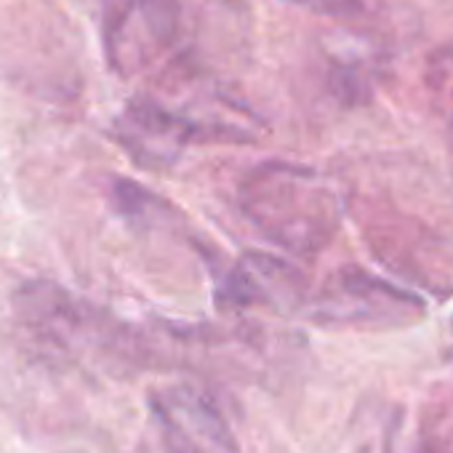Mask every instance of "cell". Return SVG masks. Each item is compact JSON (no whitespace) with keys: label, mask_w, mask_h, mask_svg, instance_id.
<instances>
[{"label":"cell","mask_w":453,"mask_h":453,"mask_svg":"<svg viewBox=\"0 0 453 453\" xmlns=\"http://www.w3.org/2000/svg\"><path fill=\"white\" fill-rule=\"evenodd\" d=\"M238 208L257 233L296 257L320 254L342 224L331 184L294 163L254 165L238 181Z\"/></svg>","instance_id":"6da1fadb"},{"label":"cell","mask_w":453,"mask_h":453,"mask_svg":"<svg viewBox=\"0 0 453 453\" xmlns=\"http://www.w3.org/2000/svg\"><path fill=\"white\" fill-rule=\"evenodd\" d=\"M189 0H104L102 35L107 62L120 75L150 70L184 49Z\"/></svg>","instance_id":"7a4b0ae2"},{"label":"cell","mask_w":453,"mask_h":453,"mask_svg":"<svg viewBox=\"0 0 453 453\" xmlns=\"http://www.w3.org/2000/svg\"><path fill=\"white\" fill-rule=\"evenodd\" d=\"M128 157L150 171H168L192 144H219L213 128L203 123L192 104L142 94L126 104L112 128Z\"/></svg>","instance_id":"3957f363"},{"label":"cell","mask_w":453,"mask_h":453,"mask_svg":"<svg viewBox=\"0 0 453 453\" xmlns=\"http://www.w3.org/2000/svg\"><path fill=\"white\" fill-rule=\"evenodd\" d=\"M17 310L38 336L62 349H107L120 342V334L104 312L49 280L25 283L17 294Z\"/></svg>","instance_id":"277c9868"},{"label":"cell","mask_w":453,"mask_h":453,"mask_svg":"<svg viewBox=\"0 0 453 453\" xmlns=\"http://www.w3.org/2000/svg\"><path fill=\"white\" fill-rule=\"evenodd\" d=\"M424 315L418 296L360 270H339L318 299V320L347 326H400Z\"/></svg>","instance_id":"5b68a950"},{"label":"cell","mask_w":453,"mask_h":453,"mask_svg":"<svg viewBox=\"0 0 453 453\" xmlns=\"http://www.w3.org/2000/svg\"><path fill=\"white\" fill-rule=\"evenodd\" d=\"M165 453H241L216 403L195 387L176 384L152 395Z\"/></svg>","instance_id":"8992f818"},{"label":"cell","mask_w":453,"mask_h":453,"mask_svg":"<svg viewBox=\"0 0 453 453\" xmlns=\"http://www.w3.org/2000/svg\"><path fill=\"white\" fill-rule=\"evenodd\" d=\"M304 278L278 257L249 251L219 278L216 302L224 310L288 307L302 299Z\"/></svg>","instance_id":"52a82bcc"},{"label":"cell","mask_w":453,"mask_h":453,"mask_svg":"<svg viewBox=\"0 0 453 453\" xmlns=\"http://www.w3.org/2000/svg\"><path fill=\"white\" fill-rule=\"evenodd\" d=\"M112 203L134 224L173 226V208L134 179H118L112 184Z\"/></svg>","instance_id":"ba28073f"},{"label":"cell","mask_w":453,"mask_h":453,"mask_svg":"<svg viewBox=\"0 0 453 453\" xmlns=\"http://www.w3.org/2000/svg\"><path fill=\"white\" fill-rule=\"evenodd\" d=\"M294 6H302L312 14H320V17H336V19H344V17H355L363 12V0H288Z\"/></svg>","instance_id":"9c48e42d"},{"label":"cell","mask_w":453,"mask_h":453,"mask_svg":"<svg viewBox=\"0 0 453 453\" xmlns=\"http://www.w3.org/2000/svg\"><path fill=\"white\" fill-rule=\"evenodd\" d=\"M434 453H445V450H434Z\"/></svg>","instance_id":"30bf717a"}]
</instances>
